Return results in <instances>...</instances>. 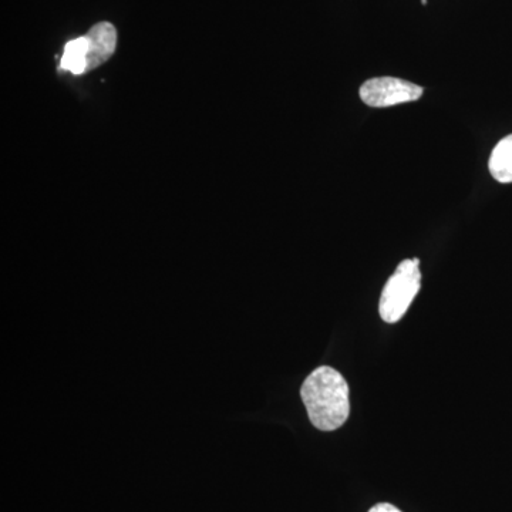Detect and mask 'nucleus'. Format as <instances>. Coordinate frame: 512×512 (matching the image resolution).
Masks as SVG:
<instances>
[{
	"instance_id": "7ed1b4c3",
	"label": "nucleus",
	"mask_w": 512,
	"mask_h": 512,
	"mask_svg": "<svg viewBox=\"0 0 512 512\" xmlns=\"http://www.w3.org/2000/svg\"><path fill=\"white\" fill-rule=\"evenodd\" d=\"M359 94L367 106L380 109L419 100L423 96V87L396 77H376L363 83Z\"/></svg>"
},
{
	"instance_id": "0eeeda50",
	"label": "nucleus",
	"mask_w": 512,
	"mask_h": 512,
	"mask_svg": "<svg viewBox=\"0 0 512 512\" xmlns=\"http://www.w3.org/2000/svg\"><path fill=\"white\" fill-rule=\"evenodd\" d=\"M369 512H402L392 504L380 503L375 505Z\"/></svg>"
},
{
	"instance_id": "20e7f679",
	"label": "nucleus",
	"mask_w": 512,
	"mask_h": 512,
	"mask_svg": "<svg viewBox=\"0 0 512 512\" xmlns=\"http://www.w3.org/2000/svg\"><path fill=\"white\" fill-rule=\"evenodd\" d=\"M87 72L97 69L116 52L117 30L109 22H100L87 32Z\"/></svg>"
},
{
	"instance_id": "423d86ee",
	"label": "nucleus",
	"mask_w": 512,
	"mask_h": 512,
	"mask_svg": "<svg viewBox=\"0 0 512 512\" xmlns=\"http://www.w3.org/2000/svg\"><path fill=\"white\" fill-rule=\"evenodd\" d=\"M60 70L80 76L87 73V39L86 36L70 40L64 46L63 56L60 59Z\"/></svg>"
},
{
	"instance_id": "f257e3e1",
	"label": "nucleus",
	"mask_w": 512,
	"mask_h": 512,
	"mask_svg": "<svg viewBox=\"0 0 512 512\" xmlns=\"http://www.w3.org/2000/svg\"><path fill=\"white\" fill-rule=\"evenodd\" d=\"M301 396L316 429L338 430L350 414L349 384L338 370L322 366L303 382Z\"/></svg>"
},
{
	"instance_id": "f03ea898",
	"label": "nucleus",
	"mask_w": 512,
	"mask_h": 512,
	"mask_svg": "<svg viewBox=\"0 0 512 512\" xmlns=\"http://www.w3.org/2000/svg\"><path fill=\"white\" fill-rule=\"evenodd\" d=\"M420 261L404 259L390 276L380 298L379 312L384 322L396 323L403 318L420 291Z\"/></svg>"
},
{
	"instance_id": "6e6552de",
	"label": "nucleus",
	"mask_w": 512,
	"mask_h": 512,
	"mask_svg": "<svg viewBox=\"0 0 512 512\" xmlns=\"http://www.w3.org/2000/svg\"><path fill=\"white\" fill-rule=\"evenodd\" d=\"M421 5H427V0H421Z\"/></svg>"
},
{
	"instance_id": "39448f33",
	"label": "nucleus",
	"mask_w": 512,
	"mask_h": 512,
	"mask_svg": "<svg viewBox=\"0 0 512 512\" xmlns=\"http://www.w3.org/2000/svg\"><path fill=\"white\" fill-rule=\"evenodd\" d=\"M488 168L498 183H512V134L503 138L494 147L490 161H488Z\"/></svg>"
}]
</instances>
